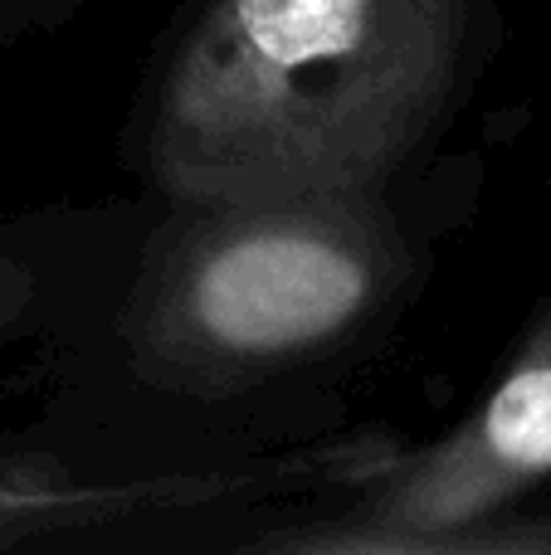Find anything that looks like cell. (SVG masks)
<instances>
[{
	"mask_svg": "<svg viewBox=\"0 0 551 555\" xmlns=\"http://www.w3.org/2000/svg\"><path fill=\"white\" fill-rule=\"evenodd\" d=\"M503 0H181L117 152L146 201L367 185L445 152Z\"/></svg>",
	"mask_w": 551,
	"mask_h": 555,
	"instance_id": "cell-2",
	"label": "cell"
},
{
	"mask_svg": "<svg viewBox=\"0 0 551 555\" xmlns=\"http://www.w3.org/2000/svg\"><path fill=\"white\" fill-rule=\"evenodd\" d=\"M551 478V297L503 371L435 439H396L376 473L322 502L264 512L230 541L244 555H406L430 531L533 498Z\"/></svg>",
	"mask_w": 551,
	"mask_h": 555,
	"instance_id": "cell-3",
	"label": "cell"
},
{
	"mask_svg": "<svg viewBox=\"0 0 551 555\" xmlns=\"http://www.w3.org/2000/svg\"><path fill=\"white\" fill-rule=\"evenodd\" d=\"M142 201L49 205L0 220V351L54 341L117 273Z\"/></svg>",
	"mask_w": 551,
	"mask_h": 555,
	"instance_id": "cell-4",
	"label": "cell"
},
{
	"mask_svg": "<svg viewBox=\"0 0 551 555\" xmlns=\"http://www.w3.org/2000/svg\"><path fill=\"white\" fill-rule=\"evenodd\" d=\"M103 0H0V49H20L84 20Z\"/></svg>",
	"mask_w": 551,
	"mask_h": 555,
	"instance_id": "cell-5",
	"label": "cell"
},
{
	"mask_svg": "<svg viewBox=\"0 0 551 555\" xmlns=\"http://www.w3.org/2000/svg\"><path fill=\"white\" fill-rule=\"evenodd\" d=\"M478 156L435 152L367 185L146 201L117 273L49 341L54 443L181 468L328 434L332 395L430 293L478 210Z\"/></svg>",
	"mask_w": 551,
	"mask_h": 555,
	"instance_id": "cell-1",
	"label": "cell"
}]
</instances>
